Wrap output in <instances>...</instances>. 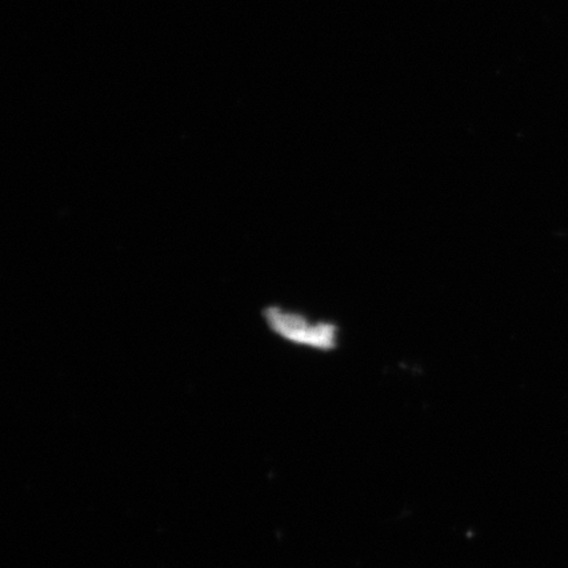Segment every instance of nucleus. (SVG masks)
I'll return each instance as SVG.
<instances>
[{
  "label": "nucleus",
  "mask_w": 568,
  "mask_h": 568,
  "mask_svg": "<svg viewBox=\"0 0 568 568\" xmlns=\"http://www.w3.org/2000/svg\"><path fill=\"white\" fill-rule=\"evenodd\" d=\"M265 318L268 328L288 343L320 351L335 349L337 345L336 325L311 323L307 317L280 307L267 308Z\"/></svg>",
  "instance_id": "1"
}]
</instances>
